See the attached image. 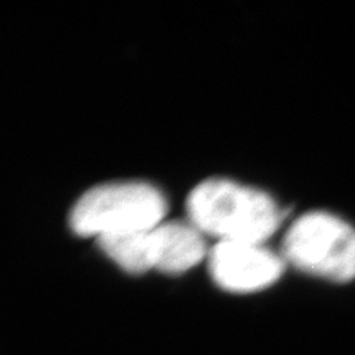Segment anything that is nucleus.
I'll return each mask as SVG.
<instances>
[{"mask_svg": "<svg viewBox=\"0 0 355 355\" xmlns=\"http://www.w3.org/2000/svg\"><path fill=\"white\" fill-rule=\"evenodd\" d=\"M150 254L153 270L181 274L205 258V234L190 220L162 222L150 230Z\"/></svg>", "mask_w": 355, "mask_h": 355, "instance_id": "39448f33", "label": "nucleus"}, {"mask_svg": "<svg viewBox=\"0 0 355 355\" xmlns=\"http://www.w3.org/2000/svg\"><path fill=\"white\" fill-rule=\"evenodd\" d=\"M283 258L306 274L351 282L355 279V230L335 215L306 214L286 232Z\"/></svg>", "mask_w": 355, "mask_h": 355, "instance_id": "7ed1b4c3", "label": "nucleus"}, {"mask_svg": "<svg viewBox=\"0 0 355 355\" xmlns=\"http://www.w3.org/2000/svg\"><path fill=\"white\" fill-rule=\"evenodd\" d=\"M283 266V259L259 243L219 241L209 254L215 283L232 293L262 291L280 279Z\"/></svg>", "mask_w": 355, "mask_h": 355, "instance_id": "20e7f679", "label": "nucleus"}, {"mask_svg": "<svg viewBox=\"0 0 355 355\" xmlns=\"http://www.w3.org/2000/svg\"><path fill=\"white\" fill-rule=\"evenodd\" d=\"M187 210L191 224L219 241L262 244L282 222L280 210L268 194L227 180L197 185L188 197Z\"/></svg>", "mask_w": 355, "mask_h": 355, "instance_id": "f257e3e1", "label": "nucleus"}, {"mask_svg": "<svg viewBox=\"0 0 355 355\" xmlns=\"http://www.w3.org/2000/svg\"><path fill=\"white\" fill-rule=\"evenodd\" d=\"M168 205L157 188L146 182L98 185L71 210L70 225L79 236L96 239L147 231L163 222Z\"/></svg>", "mask_w": 355, "mask_h": 355, "instance_id": "f03ea898", "label": "nucleus"}, {"mask_svg": "<svg viewBox=\"0 0 355 355\" xmlns=\"http://www.w3.org/2000/svg\"><path fill=\"white\" fill-rule=\"evenodd\" d=\"M98 244L121 270L132 274H142L153 270L150 230L125 236L103 237L98 239Z\"/></svg>", "mask_w": 355, "mask_h": 355, "instance_id": "423d86ee", "label": "nucleus"}]
</instances>
